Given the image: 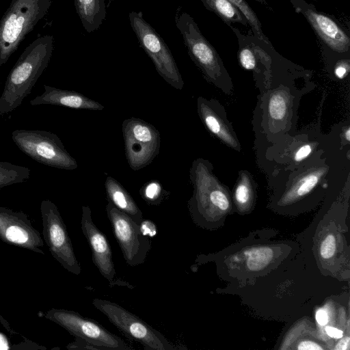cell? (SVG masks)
Masks as SVG:
<instances>
[{"label":"cell","instance_id":"1","mask_svg":"<svg viewBox=\"0 0 350 350\" xmlns=\"http://www.w3.org/2000/svg\"><path fill=\"white\" fill-rule=\"evenodd\" d=\"M333 131L325 135L319 128L305 129L267 142V147L262 148L261 154H258V164L271 178L293 170L314 157L345 150L340 146L334 129Z\"/></svg>","mask_w":350,"mask_h":350},{"label":"cell","instance_id":"2","mask_svg":"<svg viewBox=\"0 0 350 350\" xmlns=\"http://www.w3.org/2000/svg\"><path fill=\"white\" fill-rule=\"evenodd\" d=\"M54 46L51 35L38 37L20 55L10 70L0 96V116L19 107L48 66Z\"/></svg>","mask_w":350,"mask_h":350},{"label":"cell","instance_id":"3","mask_svg":"<svg viewBox=\"0 0 350 350\" xmlns=\"http://www.w3.org/2000/svg\"><path fill=\"white\" fill-rule=\"evenodd\" d=\"M291 83H271L260 90V98L256 112L260 122L262 137L271 142L286 135H293L297 120V109L306 88L299 90Z\"/></svg>","mask_w":350,"mask_h":350},{"label":"cell","instance_id":"4","mask_svg":"<svg viewBox=\"0 0 350 350\" xmlns=\"http://www.w3.org/2000/svg\"><path fill=\"white\" fill-rule=\"evenodd\" d=\"M175 23L189 55L201 70L204 78L226 95H231L234 90L231 78L215 49L202 35L193 18L187 12L177 10Z\"/></svg>","mask_w":350,"mask_h":350},{"label":"cell","instance_id":"5","mask_svg":"<svg viewBox=\"0 0 350 350\" xmlns=\"http://www.w3.org/2000/svg\"><path fill=\"white\" fill-rule=\"evenodd\" d=\"M52 0H12L0 21V68L46 16Z\"/></svg>","mask_w":350,"mask_h":350},{"label":"cell","instance_id":"6","mask_svg":"<svg viewBox=\"0 0 350 350\" xmlns=\"http://www.w3.org/2000/svg\"><path fill=\"white\" fill-rule=\"evenodd\" d=\"M189 172L193 194L188 201V208L195 221L213 211H226L230 208L229 189L214 174L211 161L198 158L192 162Z\"/></svg>","mask_w":350,"mask_h":350},{"label":"cell","instance_id":"7","mask_svg":"<svg viewBox=\"0 0 350 350\" xmlns=\"http://www.w3.org/2000/svg\"><path fill=\"white\" fill-rule=\"evenodd\" d=\"M12 139L23 153L40 163L67 170L78 167L59 137L50 131L16 129L12 133Z\"/></svg>","mask_w":350,"mask_h":350},{"label":"cell","instance_id":"8","mask_svg":"<svg viewBox=\"0 0 350 350\" xmlns=\"http://www.w3.org/2000/svg\"><path fill=\"white\" fill-rule=\"evenodd\" d=\"M92 303L126 337L139 342L145 349H177L160 332L119 304L98 298L94 299Z\"/></svg>","mask_w":350,"mask_h":350},{"label":"cell","instance_id":"9","mask_svg":"<svg viewBox=\"0 0 350 350\" xmlns=\"http://www.w3.org/2000/svg\"><path fill=\"white\" fill-rule=\"evenodd\" d=\"M129 18L139 43L152 61L159 75L172 87L181 90L183 79L163 38L144 18L142 12H131Z\"/></svg>","mask_w":350,"mask_h":350},{"label":"cell","instance_id":"10","mask_svg":"<svg viewBox=\"0 0 350 350\" xmlns=\"http://www.w3.org/2000/svg\"><path fill=\"white\" fill-rule=\"evenodd\" d=\"M45 318L60 325L75 337L83 338L100 350H131L121 338L110 332L98 322L69 310L52 308Z\"/></svg>","mask_w":350,"mask_h":350},{"label":"cell","instance_id":"11","mask_svg":"<svg viewBox=\"0 0 350 350\" xmlns=\"http://www.w3.org/2000/svg\"><path fill=\"white\" fill-rule=\"evenodd\" d=\"M40 212L44 240L53 257L68 271L79 275L81 266L57 206L49 200H44Z\"/></svg>","mask_w":350,"mask_h":350},{"label":"cell","instance_id":"12","mask_svg":"<svg viewBox=\"0 0 350 350\" xmlns=\"http://www.w3.org/2000/svg\"><path fill=\"white\" fill-rule=\"evenodd\" d=\"M106 212L126 262L131 267L143 264L151 248L150 239L142 233L139 224L109 202Z\"/></svg>","mask_w":350,"mask_h":350},{"label":"cell","instance_id":"13","mask_svg":"<svg viewBox=\"0 0 350 350\" xmlns=\"http://www.w3.org/2000/svg\"><path fill=\"white\" fill-rule=\"evenodd\" d=\"M0 239L3 242L44 254V241L23 211L0 207Z\"/></svg>","mask_w":350,"mask_h":350},{"label":"cell","instance_id":"14","mask_svg":"<svg viewBox=\"0 0 350 350\" xmlns=\"http://www.w3.org/2000/svg\"><path fill=\"white\" fill-rule=\"evenodd\" d=\"M197 112L200 120L209 133L223 144L241 152V143L228 120L224 107L216 99L199 96Z\"/></svg>","mask_w":350,"mask_h":350},{"label":"cell","instance_id":"15","mask_svg":"<svg viewBox=\"0 0 350 350\" xmlns=\"http://www.w3.org/2000/svg\"><path fill=\"white\" fill-rule=\"evenodd\" d=\"M81 227L90 245L94 265L100 273L111 283L116 273L111 249L105 235L94 224L91 209L88 206H82Z\"/></svg>","mask_w":350,"mask_h":350},{"label":"cell","instance_id":"16","mask_svg":"<svg viewBox=\"0 0 350 350\" xmlns=\"http://www.w3.org/2000/svg\"><path fill=\"white\" fill-rule=\"evenodd\" d=\"M44 91L29 101L33 105H51L75 109L101 111L104 106L85 95L71 90H65L49 85H44Z\"/></svg>","mask_w":350,"mask_h":350},{"label":"cell","instance_id":"17","mask_svg":"<svg viewBox=\"0 0 350 350\" xmlns=\"http://www.w3.org/2000/svg\"><path fill=\"white\" fill-rule=\"evenodd\" d=\"M306 14L317 33L331 49L339 53L349 50V37L333 20L311 10H307Z\"/></svg>","mask_w":350,"mask_h":350},{"label":"cell","instance_id":"18","mask_svg":"<svg viewBox=\"0 0 350 350\" xmlns=\"http://www.w3.org/2000/svg\"><path fill=\"white\" fill-rule=\"evenodd\" d=\"M105 187L108 202L139 225L143 219L142 212L124 187L111 176L106 178Z\"/></svg>","mask_w":350,"mask_h":350},{"label":"cell","instance_id":"19","mask_svg":"<svg viewBox=\"0 0 350 350\" xmlns=\"http://www.w3.org/2000/svg\"><path fill=\"white\" fill-rule=\"evenodd\" d=\"M74 4L88 33L98 29L106 18L105 0H74Z\"/></svg>","mask_w":350,"mask_h":350},{"label":"cell","instance_id":"20","mask_svg":"<svg viewBox=\"0 0 350 350\" xmlns=\"http://www.w3.org/2000/svg\"><path fill=\"white\" fill-rule=\"evenodd\" d=\"M125 155L129 167L135 171L149 165L159 154L160 148L123 135Z\"/></svg>","mask_w":350,"mask_h":350},{"label":"cell","instance_id":"21","mask_svg":"<svg viewBox=\"0 0 350 350\" xmlns=\"http://www.w3.org/2000/svg\"><path fill=\"white\" fill-rule=\"evenodd\" d=\"M122 129L123 135L156 148L161 147L159 131L153 125L142 119L132 117L124 120Z\"/></svg>","mask_w":350,"mask_h":350},{"label":"cell","instance_id":"22","mask_svg":"<svg viewBox=\"0 0 350 350\" xmlns=\"http://www.w3.org/2000/svg\"><path fill=\"white\" fill-rule=\"evenodd\" d=\"M256 183L247 170H240L233 189V198L240 209L250 207L255 200Z\"/></svg>","mask_w":350,"mask_h":350},{"label":"cell","instance_id":"23","mask_svg":"<svg viewBox=\"0 0 350 350\" xmlns=\"http://www.w3.org/2000/svg\"><path fill=\"white\" fill-rule=\"evenodd\" d=\"M31 170L8 161H0V189L25 182L29 178Z\"/></svg>","mask_w":350,"mask_h":350},{"label":"cell","instance_id":"24","mask_svg":"<svg viewBox=\"0 0 350 350\" xmlns=\"http://www.w3.org/2000/svg\"><path fill=\"white\" fill-rule=\"evenodd\" d=\"M211 10L220 16L230 21H241L239 10L228 0H202Z\"/></svg>","mask_w":350,"mask_h":350},{"label":"cell","instance_id":"25","mask_svg":"<svg viewBox=\"0 0 350 350\" xmlns=\"http://www.w3.org/2000/svg\"><path fill=\"white\" fill-rule=\"evenodd\" d=\"M165 193L166 191H164L161 183L156 180L145 183L140 189L142 198L150 204H160Z\"/></svg>","mask_w":350,"mask_h":350},{"label":"cell","instance_id":"26","mask_svg":"<svg viewBox=\"0 0 350 350\" xmlns=\"http://www.w3.org/2000/svg\"><path fill=\"white\" fill-rule=\"evenodd\" d=\"M235 5L239 11L246 17L250 25L257 31L260 33V29L258 21L251 10L248 5L243 0H228Z\"/></svg>","mask_w":350,"mask_h":350},{"label":"cell","instance_id":"27","mask_svg":"<svg viewBox=\"0 0 350 350\" xmlns=\"http://www.w3.org/2000/svg\"><path fill=\"white\" fill-rule=\"evenodd\" d=\"M239 59L243 68L246 70H254L256 68L255 56L250 49H243L239 53Z\"/></svg>","mask_w":350,"mask_h":350},{"label":"cell","instance_id":"28","mask_svg":"<svg viewBox=\"0 0 350 350\" xmlns=\"http://www.w3.org/2000/svg\"><path fill=\"white\" fill-rule=\"evenodd\" d=\"M336 241L333 235H327L322 241L320 247L321 257L325 259L330 258L334 254Z\"/></svg>","mask_w":350,"mask_h":350},{"label":"cell","instance_id":"29","mask_svg":"<svg viewBox=\"0 0 350 350\" xmlns=\"http://www.w3.org/2000/svg\"><path fill=\"white\" fill-rule=\"evenodd\" d=\"M75 340L69 343L66 348L69 349H95L100 350L98 347L90 344L85 340L75 337Z\"/></svg>","mask_w":350,"mask_h":350},{"label":"cell","instance_id":"30","mask_svg":"<svg viewBox=\"0 0 350 350\" xmlns=\"http://www.w3.org/2000/svg\"><path fill=\"white\" fill-rule=\"evenodd\" d=\"M142 233L146 237H154L157 233V226L154 223L149 219H142L139 224Z\"/></svg>","mask_w":350,"mask_h":350},{"label":"cell","instance_id":"31","mask_svg":"<svg viewBox=\"0 0 350 350\" xmlns=\"http://www.w3.org/2000/svg\"><path fill=\"white\" fill-rule=\"evenodd\" d=\"M349 72V62L348 60L338 62L334 68V74L338 79H343Z\"/></svg>","mask_w":350,"mask_h":350},{"label":"cell","instance_id":"32","mask_svg":"<svg viewBox=\"0 0 350 350\" xmlns=\"http://www.w3.org/2000/svg\"><path fill=\"white\" fill-rule=\"evenodd\" d=\"M316 320L321 325H325L328 322V314L324 309H319L316 313Z\"/></svg>","mask_w":350,"mask_h":350},{"label":"cell","instance_id":"33","mask_svg":"<svg viewBox=\"0 0 350 350\" xmlns=\"http://www.w3.org/2000/svg\"><path fill=\"white\" fill-rule=\"evenodd\" d=\"M325 331L328 336L334 338H340L343 335V333L340 329L331 326L327 327L325 328Z\"/></svg>","mask_w":350,"mask_h":350},{"label":"cell","instance_id":"34","mask_svg":"<svg viewBox=\"0 0 350 350\" xmlns=\"http://www.w3.org/2000/svg\"><path fill=\"white\" fill-rule=\"evenodd\" d=\"M298 349H322V347L319 346L317 343L312 341H304L301 342L298 347Z\"/></svg>","mask_w":350,"mask_h":350},{"label":"cell","instance_id":"35","mask_svg":"<svg viewBox=\"0 0 350 350\" xmlns=\"http://www.w3.org/2000/svg\"><path fill=\"white\" fill-rule=\"evenodd\" d=\"M349 346V338H347L341 340L338 345L336 346V349H347Z\"/></svg>","mask_w":350,"mask_h":350}]
</instances>
